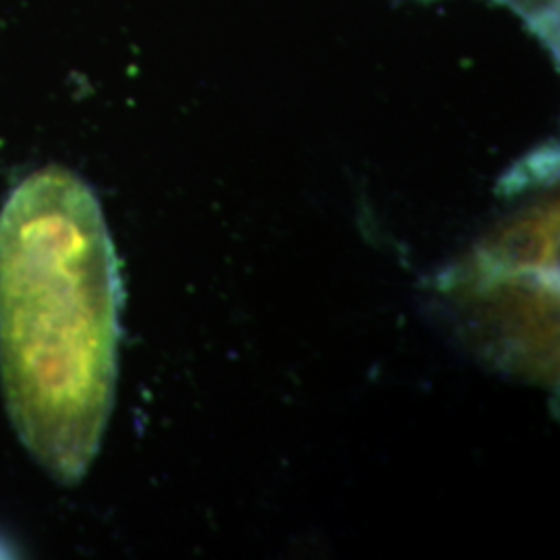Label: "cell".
Here are the masks:
<instances>
[{
	"instance_id": "obj_1",
	"label": "cell",
	"mask_w": 560,
	"mask_h": 560,
	"mask_svg": "<svg viewBox=\"0 0 560 560\" xmlns=\"http://www.w3.org/2000/svg\"><path fill=\"white\" fill-rule=\"evenodd\" d=\"M119 261L98 198L62 166L0 212V384L23 446L60 483L85 476L113 411Z\"/></svg>"
},
{
	"instance_id": "obj_2",
	"label": "cell",
	"mask_w": 560,
	"mask_h": 560,
	"mask_svg": "<svg viewBox=\"0 0 560 560\" xmlns=\"http://www.w3.org/2000/svg\"><path fill=\"white\" fill-rule=\"evenodd\" d=\"M460 332L506 372L550 381L557 370L559 201L521 206L442 275Z\"/></svg>"
}]
</instances>
